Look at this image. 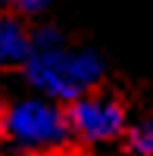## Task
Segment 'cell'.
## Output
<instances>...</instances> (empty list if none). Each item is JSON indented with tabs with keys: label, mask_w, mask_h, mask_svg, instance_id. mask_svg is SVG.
<instances>
[{
	"label": "cell",
	"mask_w": 153,
	"mask_h": 156,
	"mask_svg": "<svg viewBox=\"0 0 153 156\" xmlns=\"http://www.w3.org/2000/svg\"><path fill=\"white\" fill-rule=\"evenodd\" d=\"M103 59L87 47H69L56 28H34V53L22 66L28 87L69 106L97 90L103 81Z\"/></svg>",
	"instance_id": "cell-1"
},
{
	"label": "cell",
	"mask_w": 153,
	"mask_h": 156,
	"mask_svg": "<svg viewBox=\"0 0 153 156\" xmlns=\"http://www.w3.org/2000/svg\"><path fill=\"white\" fill-rule=\"evenodd\" d=\"M0 137L25 156L59 150L72 137L66 106L41 94L16 97L12 103L0 106Z\"/></svg>",
	"instance_id": "cell-2"
},
{
	"label": "cell",
	"mask_w": 153,
	"mask_h": 156,
	"mask_svg": "<svg viewBox=\"0 0 153 156\" xmlns=\"http://www.w3.org/2000/svg\"><path fill=\"white\" fill-rule=\"evenodd\" d=\"M66 115H69L72 137L81 140V144H109V140H116L128 131L125 106L116 97L100 94V90H91L75 103H69Z\"/></svg>",
	"instance_id": "cell-3"
},
{
	"label": "cell",
	"mask_w": 153,
	"mask_h": 156,
	"mask_svg": "<svg viewBox=\"0 0 153 156\" xmlns=\"http://www.w3.org/2000/svg\"><path fill=\"white\" fill-rule=\"evenodd\" d=\"M34 53V31L16 12H0V66H25Z\"/></svg>",
	"instance_id": "cell-4"
},
{
	"label": "cell",
	"mask_w": 153,
	"mask_h": 156,
	"mask_svg": "<svg viewBox=\"0 0 153 156\" xmlns=\"http://www.w3.org/2000/svg\"><path fill=\"white\" fill-rule=\"evenodd\" d=\"M128 150L134 156H153V115L128 128Z\"/></svg>",
	"instance_id": "cell-5"
},
{
	"label": "cell",
	"mask_w": 153,
	"mask_h": 156,
	"mask_svg": "<svg viewBox=\"0 0 153 156\" xmlns=\"http://www.w3.org/2000/svg\"><path fill=\"white\" fill-rule=\"evenodd\" d=\"M0 6H6L16 16H37L47 6V0H0Z\"/></svg>",
	"instance_id": "cell-6"
},
{
	"label": "cell",
	"mask_w": 153,
	"mask_h": 156,
	"mask_svg": "<svg viewBox=\"0 0 153 156\" xmlns=\"http://www.w3.org/2000/svg\"><path fill=\"white\" fill-rule=\"evenodd\" d=\"M28 156H75V153H69L66 147H59V150H44V153H28Z\"/></svg>",
	"instance_id": "cell-7"
}]
</instances>
